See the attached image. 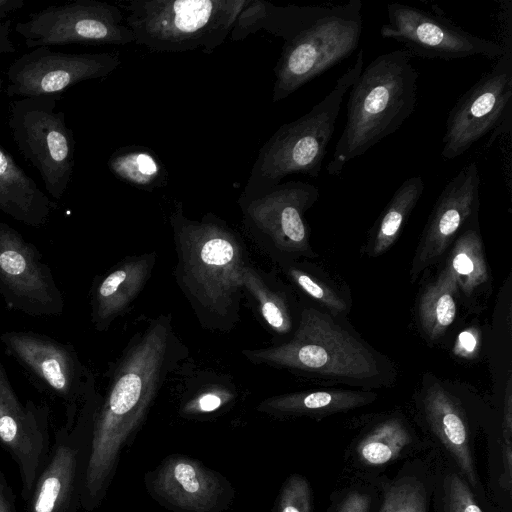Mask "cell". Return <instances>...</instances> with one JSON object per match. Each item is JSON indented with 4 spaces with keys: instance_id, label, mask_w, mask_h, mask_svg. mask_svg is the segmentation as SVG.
Returning a JSON list of instances; mask_svg holds the SVG:
<instances>
[{
    "instance_id": "6da1fadb",
    "label": "cell",
    "mask_w": 512,
    "mask_h": 512,
    "mask_svg": "<svg viewBox=\"0 0 512 512\" xmlns=\"http://www.w3.org/2000/svg\"><path fill=\"white\" fill-rule=\"evenodd\" d=\"M188 347L175 332L172 315L161 314L136 332L108 371L96 411L81 507L97 509L105 499L123 450L144 424L156 397Z\"/></svg>"
},
{
    "instance_id": "7a4b0ae2",
    "label": "cell",
    "mask_w": 512,
    "mask_h": 512,
    "mask_svg": "<svg viewBox=\"0 0 512 512\" xmlns=\"http://www.w3.org/2000/svg\"><path fill=\"white\" fill-rule=\"evenodd\" d=\"M176 253L174 277L200 326L230 332L240 320L243 271L250 258L240 234L208 213L199 220L176 202L170 215Z\"/></svg>"
},
{
    "instance_id": "3957f363",
    "label": "cell",
    "mask_w": 512,
    "mask_h": 512,
    "mask_svg": "<svg viewBox=\"0 0 512 512\" xmlns=\"http://www.w3.org/2000/svg\"><path fill=\"white\" fill-rule=\"evenodd\" d=\"M412 54L398 49L381 54L362 69L350 88L347 119L327 164L330 176L394 133L417 105L418 72Z\"/></svg>"
},
{
    "instance_id": "277c9868",
    "label": "cell",
    "mask_w": 512,
    "mask_h": 512,
    "mask_svg": "<svg viewBox=\"0 0 512 512\" xmlns=\"http://www.w3.org/2000/svg\"><path fill=\"white\" fill-rule=\"evenodd\" d=\"M363 65L364 51L360 49L353 65L320 102L300 118L276 130L259 150L241 196L260 194L280 184L290 174L319 176L344 96L359 77Z\"/></svg>"
},
{
    "instance_id": "5b68a950",
    "label": "cell",
    "mask_w": 512,
    "mask_h": 512,
    "mask_svg": "<svg viewBox=\"0 0 512 512\" xmlns=\"http://www.w3.org/2000/svg\"><path fill=\"white\" fill-rule=\"evenodd\" d=\"M242 354L255 365L344 381L374 380L381 373L370 349L330 317L310 307L300 310L297 327L289 340L244 349Z\"/></svg>"
},
{
    "instance_id": "8992f818",
    "label": "cell",
    "mask_w": 512,
    "mask_h": 512,
    "mask_svg": "<svg viewBox=\"0 0 512 512\" xmlns=\"http://www.w3.org/2000/svg\"><path fill=\"white\" fill-rule=\"evenodd\" d=\"M247 0H130L125 22L135 43L154 52L202 50L224 43Z\"/></svg>"
},
{
    "instance_id": "52a82bcc",
    "label": "cell",
    "mask_w": 512,
    "mask_h": 512,
    "mask_svg": "<svg viewBox=\"0 0 512 512\" xmlns=\"http://www.w3.org/2000/svg\"><path fill=\"white\" fill-rule=\"evenodd\" d=\"M363 28L362 1L326 5L306 27L285 41L274 73L277 103L335 66L358 47Z\"/></svg>"
},
{
    "instance_id": "ba28073f",
    "label": "cell",
    "mask_w": 512,
    "mask_h": 512,
    "mask_svg": "<svg viewBox=\"0 0 512 512\" xmlns=\"http://www.w3.org/2000/svg\"><path fill=\"white\" fill-rule=\"evenodd\" d=\"M319 196L316 186L303 181L278 184L250 197L240 196L243 228L280 266L300 256H312L305 213Z\"/></svg>"
},
{
    "instance_id": "9c48e42d",
    "label": "cell",
    "mask_w": 512,
    "mask_h": 512,
    "mask_svg": "<svg viewBox=\"0 0 512 512\" xmlns=\"http://www.w3.org/2000/svg\"><path fill=\"white\" fill-rule=\"evenodd\" d=\"M102 395L93 388L73 424L54 433L51 450L27 500V512H78L90 455L93 423Z\"/></svg>"
},
{
    "instance_id": "30bf717a",
    "label": "cell",
    "mask_w": 512,
    "mask_h": 512,
    "mask_svg": "<svg viewBox=\"0 0 512 512\" xmlns=\"http://www.w3.org/2000/svg\"><path fill=\"white\" fill-rule=\"evenodd\" d=\"M0 342L42 390L62 402L65 423L73 424L96 387L94 374L73 345L33 331H7L0 335Z\"/></svg>"
},
{
    "instance_id": "8fae6325",
    "label": "cell",
    "mask_w": 512,
    "mask_h": 512,
    "mask_svg": "<svg viewBox=\"0 0 512 512\" xmlns=\"http://www.w3.org/2000/svg\"><path fill=\"white\" fill-rule=\"evenodd\" d=\"M9 126L22 155L38 170L46 190L59 200L74 167V139L51 96L14 102Z\"/></svg>"
},
{
    "instance_id": "7c38bea8",
    "label": "cell",
    "mask_w": 512,
    "mask_h": 512,
    "mask_svg": "<svg viewBox=\"0 0 512 512\" xmlns=\"http://www.w3.org/2000/svg\"><path fill=\"white\" fill-rule=\"evenodd\" d=\"M504 53L492 69L454 104L446 120L442 157L451 160L510 117L512 98V31L505 32Z\"/></svg>"
},
{
    "instance_id": "4fadbf2b",
    "label": "cell",
    "mask_w": 512,
    "mask_h": 512,
    "mask_svg": "<svg viewBox=\"0 0 512 512\" xmlns=\"http://www.w3.org/2000/svg\"><path fill=\"white\" fill-rule=\"evenodd\" d=\"M29 47L71 43L126 45L135 42L120 9L106 2L77 0L50 6L16 25Z\"/></svg>"
},
{
    "instance_id": "5bb4252c",
    "label": "cell",
    "mask_w": 512,
    "mask_h": 512,
    "mask_svg": "<svg viewBox=\"0 0 512 512\" xmlns=\"http://www.w3.org/2000/svg\"><path fill=\"white\" fill-rule=\"evenodd\" d=\"M0 295L8 309L30 317H55L65 309L63 293L39 250L2 221Z\"/></svg>"
},
{
    "instance_id": "9a60e30c",
    "label": "cell",
    "mask_w": 512,
    "mask_h": 512,
    "mask_svg": "<svg viewBox=\"0 0 512 512\" xmlns=\"http://www.w3.org/2000/svg\"><path fill=\"white\" fill-rule=\"evenodd\" d=\"M388 22L380 35L396 40L412 55L432 59H461L484 56L498 59L504 46L473 35L449 19L424 9L398 2L387 5Z\"/></svg>"
},
{
    "instance_id": "2e32d148",
    "label": "cell",
    "mask_w": 512,
    "mask_h": 512,
    "mask_svg": "<svg viewBox=\"0 0 512 512\" xmlns=\"http://www.w3.org/2000/svg\"><path fill=\"white\" fill-rule=\"evenodd\" d=\"M143 481L151 498L173 512H224L236 495L223 474L183 454L166 456Z\"/></svg>"
},
{
    "instance_id": "e0dca14e",
    "label": "cell",
    "mask_w": 512,
    "mask_h": 512,
    "mask_svg": "<svg viewBox=\"0 0 512 512\" xmlns=\"http://www.w3.org/2000/svg\"><path fill=\"white\" fill-rule=\"evenodd\" d=\"M0 443L17 465L21 497L29 499L50 450V409L31 399L23 403L0 361Z\"/></svg>"
},
{
    "instance_id": "ac0fdd59",
    "label": "cell",
    "mask_w": 512,
    "mask_h": 512,
    "mask_svg": "<svg viewBox=\"0 0 512 512\" xmlns=\"http://www.w3.org/2000/svg\"><path fill=\"white\" fill-rule=\"evenodd\" d=\"M120 63L117 52L71 54L40 47L11 65L7 93L26 98L53 96L76 83L108 76Z\"/></svg>"
},
{
    "instance_id": "d6986e66",
    "label": "cell",
    "mask_w": 512,
    "mask_h": 512,
    "mask_svg": "<svg viewBox=\"0 0 512 512\" xmlns=\"http://www.w3.org/2000/svg\"><path fill=\"white\" fill-rule=\"evenodd\" d=\"M480 175L477 162L464 166L443 188L424 229L416 251L411 276L433 264L479 206Z\"/></svg>"
},
{
    "instance_id": "ffe728a7",
    "label": "cell",
    "mask_w": 512,
    "mask_h": 512,
    "mask_svg": "<svg viewBox=\"0 0 512 512\" xmlns=\"http://www.w3.org/2000/svg\"><path fill=\"white\" fill-rule=\"evenodd\" d=\"M157 262L155 251L127 256L94 278L90 289L91 322L105 332L143 291Z\"/></svg>"
},
{
    "instance_id": "44dd1931",
    "label": "cell",
    "mask_w": 512,
    "mask_h": 512,
    "mask_svg": "<svg viewBox=\"0 0 512 512\" xmlns=\"http://www.w3.org/2000/svg\"><path fill=\"white\" fill-rule=\"evenodd\" d=\"M423 403L433 433L453 457L467 481L476 485L469 431L462 409L438 383L427 388Z\"/></svg>"
},
{
    "instance_id": "7402d4cb",
    "label": "cell",
    "mask_w": 512,
    "mask_h": 512,
    "mask_svg": "<svg viewBox=\"0 0 512 512\" xmlns=\"http://www.w3.org/2000/svg\"><path fill=\"white\" fill-rule=\"evenodd\" d=\"M55 203L0 149V211L33 227L46 224Z\"/></svg>"
},
{
    "instance_id": "603a6c76",
    "label": "cell",
    "mask_w": 512,
    "mask_h": 512,
    "mask_svg": "<svg viewBox=\"0 0 512 512\" xmlns=\"http://www.w3.org/2000/svg\"><path fill=\"white\" fill-rule=\"evenodd\" d=\"M242 286L261 325L278 339L291 338L297 327L293 307L277 278L250 262L244 268Z\"/></svg>"
},
{
    "instance_id": "cb8c5ba5",
    "label": "cell",
    "mask_w": 512,
    "mask_h": 512,
    "mask_svg": "<svg viewBox=\"0 0 512 512\" xmlns=\"http://www.w3.org/2000/svg\"><path fill=\"white\" fill-rule=\"evenodd\" d=\"M376 398L372 392L350 390H320L287 393L268 397L256 409L274 418H321L349 411L371 403Z\"/></svg>"
},
{
    "instance_id": "d4e9b609",
    "label": "cell",
    "mask_w": 512,
    "mask_h": 512,
    "mask_svg": "<svg viewBox=\"0 0 512 512\" xmlns=\"http://www.w3.org/2000/svg\"><path fill=\"white\" fill-rule=\"evenodd\" d=\"M424 181L419 175L406 179L394 192L375 223L371 238V254L378 256L392 246L399 237L424 192Z\"/></svg>"
},
{
    "instance_id": "484cf974",
    "label": "cell",
    "mask_w": 512,
    "mask_h": 512,
    "mask_svg": "<svg viewBox=\"0 0 512 512\" xmlns=\"http://www.w3.org/2000/svg\"><path fill=\"white\" fill-rule=\"evenodd\" d=\"M110 171L122 181L148 192L167 184L168 173L157 154L143 146L116 150L108 161Z\"/></svg>"
},
{
    "instance_id": "4316f807",
    "label": "cell",
    "mask_w": 512,
    "mask_h": 512,
    "mask_svg": "<svg viewBox=\"0 0 512 512\" xmlns=\"http://www.w3.org/2000/svg\"><path fill=\"white\" fill-rule=\"evenodd\" d=\"M482 248L478 231L465 230L456 240L443 269L465 295H471L489 279Z\"/></svg>"
},
{
    "instance_id": "83f0119b",
    "label": "cell",
    "mask_w": 512,
    "mask_h": 512,
    "mask_svg": "<svg viewBox=\"0 0 512 512\" xmlns=\"http://www.w3.org/2000/svg\"><path fill=\"white\" fill-rule=\"evenodd\" d=\"M458 288L444 271L423 293L419 316L423 330L430 339L439 338L452 324L457 312L455 295Z\"/></svg>"
},
{
    "instance_id": "f1b7e54d",
    "label": "cell",
    "mask_w": 512,
    "mask_h": 512,
    "mask_svg": "<svg viewBox=\"0 0 512 512\" xmlns=\"http://www.w3.org/2000/svg\"><path fill=\"white\" fill-rule=\"evenodd\" d=\"M411 443L406 425L398 418L377 424L358 443L356 454L362 464L381 466L388 464Z\"/></svg>"
},
{
    "instance_id": "f546056e",
    "label": "cell",
    "mask_w": 512,
    "mask_h": 512,
    "mask_svg": "<svg viewBox=\"0 0 512 512\" xmlns=\"http://www.w3.org/2000/svg\"><path fill=\"white\" fill-rule=\"evenodd\" d=\"M280 267L292 284L332 313L340 314L347 310L345 301L329 285L308 273L300 265L290 262Z\"/></svg>"
},
{
    "instance_id": "4dcf8cb0",
    "label": "cell",
    "mask_w": 512,
    "mask_h": 512,
    "mask_svg": "<svg viewBox=\"0 0 512 512\" xmlns=\"http://www.w3.org/2000/svg\"><path fill=\"white\" fill-rule=\"evenodd\" d=\"M379 512H427L424 485L412 478H403L386 488Z\"/></svg>"
},
{
    "instance_id": "1f68e13d",
    "label": "cell",
    "mask_w": 512,
    "mask_h": 512,
    "mask_svg": "<svg viewBox=\"0 0 512 512\" xmlns=\"http://www.w3.org/2000/svg\"><path fill=\"white\" fill-rule=\"evenodd\" d=\"M234 398V392L227 387L204 388L182 404L180 415L188 419H203L226 407Z\"/></svg>"
},
{
    "instance_id": "d6a6232c",
    "label": "cell",
    "mask_w": 512,
    "mask_h": 512,
    "mask_svg": "<svg viewBox=\"0 0 512 512\" xmlns=\"http://www.w3.org/2000/svg\"><path fill=\"white\" fill-rule=\"evenodd\" d=\"M312 493L307 479L291 474L282 484L273 512H312Z\"/></svg>"
},
{
    "instance_id": "836d02e7",
    "label": "cell",
    "mask_w": 512,
    "mask_h": 512,
    "mask_svg": "<svg viewBox=\"0 0 512 512\" xmlns=\"http://www.w3.org/2000/svg\"><path fill=\"white\" fill-rule=\"evenodd\" d=\"M444 502L447 512H483L466 481L455 473L444 480Z\"/></svg>"
},
{
    "instance_id": "e575fe53",
    "label": "cell",
    "mask_w": 512,
    "mask_h": 512,
    "mask_svg": "<svg viewBox=\"0 0 512 512\" xmlns=\"http://www.w3.org/2000/svg\"><path fill=\"white\" fill-rule=\"evenodd\" d=\"M269 2L259 0H247V3L237 16L230 33L232 41L245 39L249 34L261 29L266 16Z\"/></svg>"
},
{
    "instance_id": "d590c367",
    "label": "cell",
    "mask_w": 512,
    "mask_h": 512,
    "mask_svg": "<svg viewBox=\"0 0 512 512\" xmlns=\"http://www.w3.org/2000/svg\"><path fill=\"white\" fill-rule=\"evenodd\" d=\"M371 496L353 490L346 493L339 501L334 512H369Z\"/></svg>"
},
{
    "instance_id": "8d00e7d4",
    "label": "cell",
    "mask_w": 512,
    "mask_h": 512,
    "mask_svg": "<svg viewBox=\"0 0 512 512\" xmlns=\"http://www.w3.org/2000/svg\"><path fill=\"white\" fill-rule=\"evenodd\" d=\"M479 333L473 328L462 331L455 343L454 353L462 358H472L479 349Z\"/></svg>"
},
{
    "instance_id": "74e56055",
    "label": "cell",
    "mask_w": 512,
    "mask_h": 512,
    "mask_svg": "<svg viewBox=\"0 0 512 512\" xmlns=\"http://www.w3.org/2000/svg\"><path fill=\"white\" fill-rule=\"evenodd\" d=\"M0 512H17L16 498L0 469Z\"/></svg>"
},
{
    "instance_id": "f35d334b",
    "label": "cell",
    "mask_w": 512,
    "mask_h": 512,
    "mask_svg": "<svg viewBox=\"0 0 512 512\" xmlns=\"http://www.w3.org/2000/svg\"><path fill=\"white\" fill-rule=\"evenodd\" d=\"M9 4L7 0H0V8Z\"/></svg>"
},
{
    "instance_id": "ab89813d",
    "label": "cell",
    "mask_w": 512,
    "mask_h": 512,
    "mask_svg": "<svg viewBox=\"0 0 512 512\" xmlns=\"http://www.w3.org/2000/svg\"><path fill=\"white\" fill-rule=\"evenodd\" d=\"M0 85H1V79H0Z\"/></svg>"
}]
</instances>
